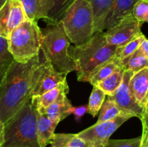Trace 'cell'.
Masks as SVG:
<instances>
[{
	"mask_svg": "<svg viewBox=\"0 0 148 147\" xmlns=\"http://www.w3.org/2000/svg\"><path fill=\"white\" fill-rule=\"evenodd\" d=\"M41 61L40 53L25 63L14 61L0 84V121L5 123L30 100L31 77Z\"/></svg>",
	"mask_w": 148,
	"mask_h": 147,
	"instance_id": "6da1fadb",
	"label": "cell"
},
{
	"mask_svg": "<svg viewBox=\"0 0 148 147\" xmlns=\"http://www.w3.org/2000/svg\"><path fill=\"white\" fill-rule=\"evenodd\" d=\"M116 48L107 43L104 31L95 32L81 46H69L68 53L75 63L78 82H88L91 72L114 57Z\"/></svg>",
	"mask_w": 148,
	"mask_h": 147,
	"instance_id": "7a4b0ae2",
	"label": "cell"
},
{
	"mask_svg": "<svg viewBox=\"0 0 148 147\" xmlns=\"http://www.w3.org/2000/svg\"><path fill=\"white\" fill-rule=\"evenodd\" d=\"M46 27L41 30L40 50L44 59L50 62L57 71L67 75L75 71V63L68 53L70 41L60 21L46 22Z\"/></svg>",
	"mask_w": 148,
	"mask_h": 147,
	"instance_id": "3957f363",
	"label": "cell"
},
{
	"mask_svg": "<svg viewBox=\"0 0 148 147\" xmlns=\"http://www.w3.org/2000/svg\"><path fill=\"white\" fill-rule=\"evenodd\" d=\"M1 147H40L37 138L36 112L30 100L4 123V141Z\"/></svg>",
	"mask_w": 148,
	"mask_h": 147,
	"instance_id": "277c9868",
	"label": "cell"
},
{
	"mask_svg": "<svg viewBox=\"0 0 148 147\" xmlns=\"http://www.w3.org/2000/svg\"><path fill=\"white\" fill-rule=\"evenodd\" d=\"M60 22L70 43L75 46L87 43L95 33L90 0H75L63 14Z\"/></svg>",
	"mask_w": 148,
	"mask_h": 147,
	"instance_id": "5b68a950",
	"label": "cell"
},
{
	"mask_svg": "<svg viewBox=\"0 0 148 147\" xmlns=\"http://www.w3.org/2000/svg\"><path fill=\"white\" fill-rule=\"evenodd\" d=\"M41 39L38 22L27 19L10 33L8 49L15 61L25 63L40 52Z\"/></svg>",
	"mask_w": 148,
	"mask_h": 147,
	"instance_id": "8992f818",
	"label": "cell"
},
{
	"mask_svg": "<svg viewBox=\"0 0 148 147\" xmlns=\"http://www.w3.org/2000/svg\"><path fill=\"white\" fill-rule=\"evenodd\" d=\"M131 118L133 116L130 114L121 112L114 119L96 122L77 134L79 138L90 143L92 147H105L111 135Z\"/></svg>",
	"mask_w": 148,
	"mask_h": 147,
	"instance_id": "52a82bcc",
	"label": "cell"
},
{
	"mask_svg": "<svg viewBox=\"0 0 148 147\" xmlns=\"http://www.w3.org/2000/svg\"><path fill=\"white\" fill-rule=\"evenodd\" d=\"M66 75L57 71L46 59L41 60L31 77L30 98L40 95L66 80Z\"/></svg>",
	"mask_w": 148,
	"mask_h": 147,
	"instance_id": "ba28073f",
	"label": "cell"
},
{
	"mask_svg": "<svg viewBox=\"0 0 148 147\" xmlns=\"http://www.w3.org/2000/svg\"><path fill=\"white\" fill-rule=\"evenodd\" d=\"M133 74V72L125 70L121 84L116 91L109 97L115 102L121 112L130 114L133 117L142 120L143 116L147 113L148 108H144L140 105L132 95L129 83Z\"/></svg>",
	"mask_w": 148,
	"mask_h": 147,
	"instance_id": "9c48e42d",
	"label": "cell"
},
{
	"mask_svg": "<svg viewBox=\"0 0 148 147\" xmlns=\"http://www.w3.org/2000/svg\"><path fill=\"white\" fill-rule=\"evenodd\" d=\"M143 23L137 21L133 14L127 16L117 24L104 32L107 43L111 46H124L130 40L140 34Z\"/></svg>",
	"mask_w": 148,
	"mask_h": 147,
	"instance_id": "30bf717a",
	"label": "cell"
},
{
	"mask_svg": "<svg viewBox=\"0 0 148 147\" xmlns=\"http://www.w3.org/2000/svg\"><path fill=\"white\" fill-rule=\"evenodd\" d=\"M27 19L19 0H7L0 8V37L8 39L12 31Z\"/></svg>",
	"mask_w": 148,
	"mask_h": 147,
	"instance_id": "8fae6325",
	"label": "cell"
},
{
	"mask_svg": "<svg viewBox=\"0 0 148 147\" xmlns=\"http://www.w3.org/2000/svg\"><path fill=\"white\" fill-rule=\"evenodd\" d=\"M138 0H115L107 13L103 24V31L111 28L127 16L132 14L133 7Z\"/></svg>",
	"mask_w": 148,
	"mask_h": 147,
	"instance_id": "7c38bea8",
	"label": "cell"
},
{
	"mask_svg": "<svg viewBox=\"0 0 148 147\" xmlns=\"http://www.w3.org/2000/svg\"><path fill=\"white\" fill-rule=\"evenodd\" d=\"M129 86L134 99L144 108H148V67L134 74Z\"/></svg>",
	"mask_w": 148,
	"mask_h": 147,
	"instance_id": "4fadbf2b",
	"label": "cell"
},
{
	"mask_svg": "<svg viewBox=\"0 0 148 147\" xmlns=\"http://www.w3.org/2000/svg\"><path fill=\"white\" fill-rule=\"evenodd\" d=\"M69 92V85L66 80L61 82L55 87L40 95L30 98V102L35 110L42 111L49 105L57 100L63 95H67Z\"/></svg>",
	"mask_w": 148,
	"mask_h": 147,
	"instance_id": "5bb4252c",
	"label": "cell"
},
{
	"mask_svg": "<svg viewBox=\"0 0 148 147\" xmlns=\"http://www.w3.org/2000/svg\"><path fill=\"white\" fill-rule=\"evenodd\" d=\"M72 108L73 106L66 95H63L47 108L38 112L45 113L52 122L58 125L59 122L72 114Z\"/></svg>",
	"mask_w": 148,
	"mask_h": 147,
	"instance_id": "9a60e30c",
	"label": "cell"
},
{
	"mask_svg": "<svg viewBox=\"0 0 148 147\" xmlns=\"http://www.w3.org/2000/svg\"><path fill=\"white\" fill-rule=\"evenodd\" d=\"M35 109V108H34ZM36 115V132L39 146L46 147L50 143L57 125L52 122L45 113L35 110Z\"/></svg>",
	"mask_w": 148,
	"mask_h": 147,
	"instance_id": "2e32d148",
	"label": "cell"
},
{
	"mask_svg": "<svg viewBox=\"0 0 148 147\" xmlns=\"http://www.w3.org/2000/svg\"><path fill=\"white\" fill-rule=\"evenodd\" d=\"M121 68H123V66L121 61L114 56L111 59L95 68L89 75L88 82L90 83L93 86H95L98 82L105 79L111 74Z\"/></svg>",
	"mask_w": 148,
	"mask_h": 147,
	"instance_id": "e0dca14e",
	"label": "cell"
},
{
	"mask_svg": "<svg viewBox=\"0 0 148 147\" xmlns=\"http://www.w3.org/2000/svg\"><path fill=\"white\" fill-rule=\"evenodd\" d=\"M75 0H43L46 14V22H59Z\"/></svg>",
	"mask_w": 148,
	"mask_h": 147,
	"instance_id": "ac0fdd59",
	"label": "cell"
},
{
	"mask_svg": "<svg viewBox=\"0 0 148 147\" xmlns=\"http://www.w3.org/2000/svg\"><path fill=\"white\" fill-rule=\"evenodd\" d=\"M49 144L50 147H92L74 133H54Z\"/></svg>",
	"mask_w": 148,
	"mask_h": 147,
	"instance_id": "d6986e66",
	"label": "cell"
},
{
	"mask_svg": "<svg viewBox=\"0 0 148 147\" xmlns=\"http://www.w3.org/2000/svg\"><path fill=\"white\" fill-rule=\"evenodd\" d=\"M115 0H90L92 10L95 33L103 31V24L107 13Z\"/></svg>",
	"mask_w": 148,
	"mask_h": 147,
	"instance_id": "ffe728a7",
	"label": "cell"
},
{
	"mask_svg": "<svg viewBox=\"0 0 148 147\" xmlns=\"http://www.w3.org/2000/svg\"><path fill=\"white\" fill-rule=\"evenodd\" d=\"M23 4L27 18L33 21L38 22L39 20H46L43 0H19Z\"/></svg>",
	"mask_w": 148,
	"mask_h": 147,
	"instance_id": "44dd1931",
	"label": "cell"
},
{
	"mask_svg": "<svg viewBox=\"0 0 148 147\" xmlns=\"http://www.w3.org/2000/svg\"><path fill=\"white\" fill-rule=\"evenodd\" d=\"M124 71L125 69L123 68L118 69L105 79L96 84L94 86H97L101 89L106 96H111L121 84Z\"/></svg>",
	"mask_w": 148,
	"mask_h": 147,
	"instance_id": "7402d4cb",
	"label": "cell"
},
{
	"mask_svg": "<svg viewBox=\"0 0 148 147\" xmlns=\"http://www.w3.org/2000/svg\"><path fill=\"white\" fill-rule=\"evenodd\" d=\"M145 37V36L141 33L140 34L135 36L134 38L132 39L131 40H130L128 43L124 44V46L117 47L114 57L119 60L121 63L124 62L137 50Z\"/></svg>",
	"mask_w": 148,
	"mask_h": 147,
	"instance_id": "603a6c76",
	"label": "cell"
},
{
	"mask_svg": "<svg viewBox=\"0 0 148 147\" xmlns=\"http://www.w3.org/2000/svg\"><path fill=\"white\" fill-rule=\"evenodd\" d=\"M14 61V58L8 49L7 39L0 37V84Z\"/></svg>",
	"mask_w": 148,
	"mask_h": 147,
	"instance_id": "cb8c5ba5",
	"label": "cell"
},
{
	"mask_svg": "<svg viewBox=\"0 0 148 147\" xmlns=\"http://www.w3.org/2000/svg\"><path fill=\"white\" fill-rule=\"evenodd\" d=\"M121 112H123L120 110L115 102L109 96H108V98L104 100L98 112L99 115L97 122H105L114 119Z\"/></svg>",
	"mask_w": 148,
	"mask_h": 147,
	"instance_id": "d4e9b609",
	"label": "cell"
},
{
	"mask_svg": "<svg viewBox=\"0 0 148 147\" xmlns=\"http://www.w3.org/2000/svg\"><path fill=\"white\" fill-rule=\"evenodd\" d=\"M147 63L148 57H146L136 50L127 60L122 62L121 65L125 70L130 71L135 74L144 68L148 67Z\"/></svg>",
	"mask_w": 148,
	"mask_h": 147,
	"instance_id": "484cf974",
	"label": "cell"
},
{
	"mask_svg": "<svg viewBox=\"0 0 148 147\" xmlns=\"http://www.w3.org/2000/svg\"><path fill=\"white\" fill-rule=\"evenodd\" d=\"M106 97V95L101 89L97 86H93L89 97L87 112L90 114L93 118L96 116L105 100Z\"/></svg>",
	"mask_w": 148,
	"mask_h": 147,
	"instance_id": "4316f807",
	"label": "cell"
},
{
	"mask_svg": "<svg viewBox=\"0 0 148 147\" xmlns=\"http://www.w3.org/2000/svg\"><path fill=\"white\" fill-rule=\"evenodd\" d=\"M132 14L134 18L141 23L148 22V1L138 0L133 7Z\"/></svg>",
	"mask_w": 148,
	"mask_h": 147,
	"instance_id": "83f0119b",
	"label": "cell"
},
{
	"mask_svg": "<svg viewBox=\"0 0 148 147\" xmlns=\"http://www.w3.org/2000/svg\"><path fill=\"white\" fill-rule=\"evenodd\" d=\"M105 147H141V137L130 139H109Z\"/></svg>",
	"mask_w": 148,
	"mask_h": 147,
	"instance_id": "f1b7e54d",
	"label": "cell"
},
{
	"mask_svg": "<svg viewBox=\"0 0 148 147\" xmlns=\"http://www.w3.org/2000/svg\"><path fill=\"white\" fill-rule=\"evenodd\" d=\"M88 110V105H81L79 107H73L72 109V114H74L77 120H79Z\"/></svg>",
	"mask_w": 148,
	"mask_h": 147,
	"instance_id": "f546056e",
	"label": "cell"
},
{
	"mask_svg": "<svg viewBox=\"0 0 148 147\" xmlns=\"http://www.w3.org/2000/svg\"><path fill=\"white\" fill-rule=\"evenodd\" d=\"M137 51L141 54L144 55L146 57H148V41L146 37H145L143 41L141 42L138 48L137 49Z\"/></svg>",
	"mask_w": 148,
	"mask_h": 147,
	"instance_id": "4dcf8cb0",
	"label": "cell"
},
{
	"mask_svg": "<svg viewBox=\"0 0 148 147\" xmlns=\"http://www.w3.org/2000/svg\"><path fill=\"white\" fill-rule=\"evenodd\" d=\"M4 141V124L0 121V147L2 146Z\"/></svg>",
	"mask_w": 148,
	"mask_h": 147,
	"instance_id": "1f68e13d",
	"label": "cell"
},
{
	"mask_svg": "<svg viewBox=\"0 0 148 147\" xmlns=\"http://www.w3.org/2000/svg\"><path fill=\"white\" fill-rule=\"evenodd\" d=\"M7 1V0H0V8L4 5V3H5Z\"/></svg>",
	"mask_w": 148,
	"mask_h": 147,
	"instance_id": "d6a6232c",
	"label": "cell"
}]
</instances>
